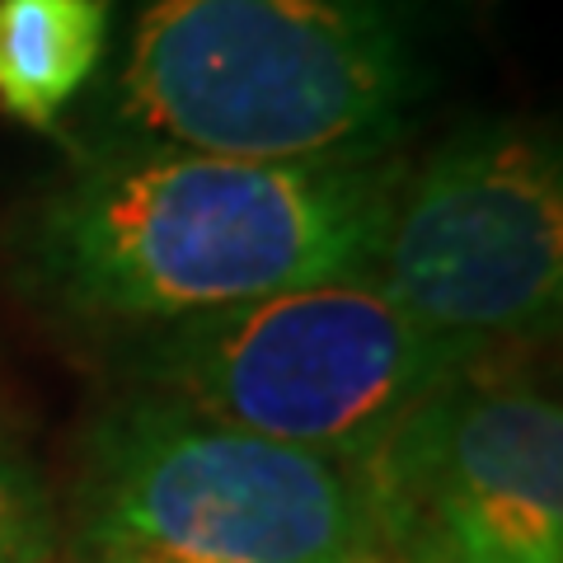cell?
<instances>
[{
    "mask_svg": "<svg viewBox=\"0 0 563 563\" xmlns=\"http://www.w3.org/2000/svg\"><path fill=\"white\" fill-rule=\"evenodd\" d=\"M404 169L395 151L343 161L76 151V165L14 217V287L57 320L128 339L372 277Z\"/></svg>",
    "mask_w": 563,
    "mask_h": 563,
    "instance_id": "cell-1",
    "label": "cell"
},
{
    "mask_svg": "<svg viewBox=\"0 0 563 563\" xmlns=\"http://www.w3.org/2000/svg\"><path fill=\"white\" fill-rule=\"evenodd\" d=\"M76 151L390 155L422 76L399 0H128Z\"/></svg>",
    "mask_w": 563,
    "mask_h": 563,
    "instance_id": "cell-2",
    "label": "cell"
},
{
    "mask_svg": "<svg viewBox=\"0 0 563 563\" xmlns=\"http://www.w3.org/2000/svg\"><path fill=\"white\" fill-rule=\"evenodd\" d=\"M479 362L493 357L418 329L372 277L277 291L118 343L132 390L347 465Z\"/></svg>",
    "mask_w": 563,
    "mask_h": 563,
    "instance_id": "cell-3",
    "label": "cell"
},
{
    "mask_svg": "<svg viewBox=\"0 0 563 563\" xmlns=\"http://www.w3.org/2000/svg\"><path fill=\"white\" fill-rule=\"evenodd\" d=\"M376 540L362 470L155 395H122L85 432L76 563H329Z\"/></svg>",
    "mask_w": 563,
    "mask_h": 563,
    "instance_id": "cell-4",
    "label": "cell"
},
{
    "mask_svg": "<svg viewBox=\"0 0 563 563\" xmlns=\"http://www.w3.org/2000/svg\"><path fill=\"white\" fill-rule=\"evenodd\" d=\"M372 287L479 357L550 339L563 301V165L550 132L455 128L404 169Z\"/></svg>",
    "mask_w": 563,
    "mask_h": 563,
    "instance_id": "cell-5",
    "label": "cell"
},
{
    "mask_svg": "<svg viewBox=\"0 0 563 563\" xmlns=\"http://www.w3.org/2000/svg\"><path fill=\"white\" fill-rule=\"evenodd\" d=\"M385 544L428 536L484 563H563V409L479 362L357 465Z\"/></svg>",
    "mask_w": 563,
    "mask_h": 563,
    "instance_id": "cell-6",
    "label": "cell"
},
{
    "mask_svg": "<svg viewBox=\"0 0 563 563\" xmlns=\"http://www.w3.org/2000/svg\"><path fill=\"white\" fill-rule=\"evenodd\" d=\"M113 0H0V109L52 128L103 76Z\"/></svg>",
    "mask_w": 563,
    "mask_h": 563,
    "instance_id": "cell-7",
    "label": "cell"
},
{
    "mask_svg": "<svg viewBox=\"0 0 563 563\" xmlns=\"http://www.w3.org/2000/svg\"><path fill=\"white\" fill-rule=\"evenodd\" d=\"M52 559V521L43 507L20 503L0 512V563H47Z\"/></svg>",
    "mask_w": 563,
    "mask_h": 563,
    "instance_id": "cell-8",
    "label": "cell"
},
{
    "mask_svg": "<svg viewBox=\"0 0 563 563\" xmlns=\"http://www.w3.org/2000/svg\"><path fill=\"white\" fill-rule=\"evenodd\" d=\"M390 554H395V563H484V559L461 554V550H451L442 540H428V536L399 540V544H390Z\"/></svg>",
    "mask_w": 563,
    "mask_h": 563,
    "instance_id": "cell-9",
    "label": "cell"
},
{
    "mask_svg": "<svg viewBox=\"0 0 563 563\" xmlns=\"http://www.w3.org/2000/svg\"><path fill=\"white\" fill-rule=\"evenodd\" d=\"M329 563H395V554H390V544H385V540L376 536V540L352 544V550H343L339 559H329Z\"/></svg>",
    "mask_w": 563,
    "mask_h": 563,
    "instance_id": "cell-10",
    "label": "cell"
}]
</instances>
